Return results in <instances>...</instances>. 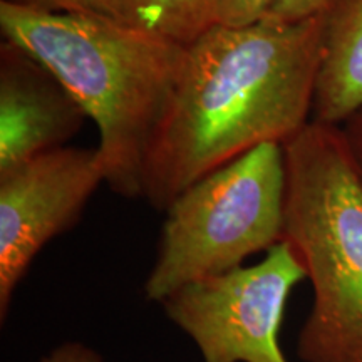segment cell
<instances>
[{"label":"cell","mask_w":362,"mask_h":362,"mask_svg":"<svg viewBox=\"0 0 362 362\" xmlns=\"http://www.w3.org/2000/svg\"><path fill=\"white\" fill-rule=\"evenodd\" d=\"M215 25V0H144L141 27L189 45Z\"/></svg>","instance_id":"9c48e42d"},{"label":"cell","mask_w":362,"mask_h":362,"mask_svg":"<svg viewBox=\"0 0 362 362\" xmlns=\"http://www.w3.org/2000/svg\"><path fill=\"white\" fill-rule=\"evenodd\" d=\"M324 16L242 29L214 25L188 45L185 71L149 148L143 197L166 211L188 187L310 123Z\"/></svg>","instance_id":"6da1fadb"},{"label":"cell","mask_w":362,"mask_h":362,"mask_svg":"<svg viewBox=\"0 0 362 362\" xmlns=\"http://www.w3.org/2000/svg\"><path fill=\"white\" fill-rule=\"evenodd\" d=\"M284 240L312 285L302 362H362V178L341 126L310 121L284 144Z\"/></svg>","instance_id":"3957f363"},{"label":"cell","mask_w":362,"mask_h":362,"mask_svg":"<svg viewBox=\"0 0 362 362\" xmlns=\"http://www.w3.org/2000/svg\"><path fill=\"white\" fill-rule=\"evenodd\" d=\"M83 107L16 44L0 45V175L64 148L83 126Z\"/></svg>","instance_id":"52a82bcc"},{"label":"cell","mask_w":362,"mask_h":362,"mask_svg":"<svg viewBox=\"0 0 362 362\" xmlns=\"http://www.w3.org/2000/svg\"><path fill=\"white\" fill-rule=\"evenodd\" d=\"M322 16L312 121L341 126L362 107V0H332Z\"/></svg>","instance_id":"ba28073f"},{"label":"cell","mask_w":362,"mask_h":362,"mask_svg":"<svg viewBox=\"0 0 362 362\" xmlns=\"http://www.w3.org/2000/svg\"><path fill=\"white\" fill-rule=\"evenodd\" d=\"M284 146L267 143L188 187L166 208L160 247L144 284L161 304L185 285L242 267L284 240Z\"/></svg>","instance_id":"277c9868"},{"label":"cell","mask_w":362,"mask_h":362,"mask_svg":"<svg viewBox=\"0 0 362 362\" xmlns=\"http://www.w3.org/2000/svg\"><path fill=\"white\" fill-rule=\"evenodd\" d=\"M341 131L347 148H349L352 161H354L362 178V107L344 121L341 124Z\"/></svg>","instance_id":"4fadbf2b"},{"label":"cell","mask_w":362,"mask_h":362,"mask_svg":"<svg viewBox=\"0 0 362 362\" xmlns=\"http://www.w3.org/2000/svg\"><path fill=\"white\" fill-rule=\"evenodd\" d=\"M305 272L288 243L264 260L188 284L161 302L165 314L192 337L203 362H288L280 327L293 287Z\"/></svg>","instance_id":"5b68a950"},{"label":"cell","mask_w":362,"mask_h":362,"mask_svg":"<svg viewBox=\"0 0 362 362\" xmlns=\"http://www.w3.org/2000/svg\"><path fill=\"white\" fill-rule=\"evenodd\" d=\"M42 362H104L90 347L79 342H67L54 349Z\"/></svg>","instance_id":"5bb4252c"},{"label":"cell","mask_w":362,"mask_h":362,"mask_svg":"<svg viewBox=\"0 0 362 362\" xmlns=\"http://www.w3.org/2000/svg\"><path fill=\"white\" fill-rule=\"evenodd\" d=\"M279 0H215V25L242 29L262 22Z\"/></svg>","instance_id":"8fae6325"},{"label":"cell","mask_w":362,"mask_h":362,"mask_svg":"<svg viewBox=\"0 0 362 362\" xmlns=\"http://www.w3.org/2000/svg\"><path fill=\"white\" fill-rule=\"evenodd\" d=\"M4 39L39 61L98 128L106 183L143 197V173L188 57V45L83 13L0 0Z\"/></svg>","instance_id":"7a4b0ae2"},{"label":"cell","mask_w":362,"mask_h":362,"mask_svg":"<svg viewBox=\"0 0 362 362\" xmlns=\"http://www.w3.org/2000/svg\"><path fill=\"white\" fill-rule=\"evenodd\" d=\"M332 0H279L264 21L274 24H296L327 11Z\"/></svg>","instance_id":"7c38bea8"},{"label":"cell","mask_w":362,"mask_h":362,"mask_svg":"<svg viewBox=\"0 0 362 362\" xmlns=\"http://www.w3.org/2000/svg\"><path fill=\"white\" fill-rule=\"evenodd\" d=\"M47 12L83 13L128 25H141L144 0H17Z\"/></svg>","instance_id":"30bf717a"},{"label":"cell","mask_w":362,"mask_h":362,"mask_svg":"<svg viewBox=\"0 0 362 362\" xmlns=\"http://www.w3.org/2000/svg\"><path fill=\"white\" fill-rule=\"evenodd\" d=\"M106 183L96 148L64 146L0 175V320L40 250L78 223Z\"/></svg>","instance_id":"8992f818"}]
</instances>
